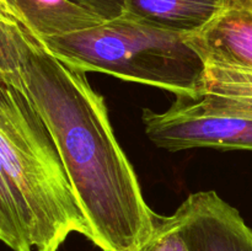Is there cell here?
Returning a JSON list of instances; mask_svg holds the SVG:
<instances>
[{"mask_svg": "<svg viewBox=\"0 0 252 251\" xmlns=\"http://www.w3.org/2000/svg\"><path fill=\"white\" fill-rule=\"evenodd\" d=\"M246 6H250L252 9V0H246Z\"/></svg>", "mask_w": 252, "mask_h": 251, "instance_id": "12", "label": "cell"}, {"mask_svg": "<svg viewBox=\"0 0 252 251\" xmlns=\"http://www.w3.org/2000/svg\"><path fill=\"white\" fill-rule=\"evenodd\" d=\"M246 0H123V15L159 29L193 34Z\"/></svg>", "mask_w": 252, "mask_h": 251, "instance_id": "7", "label": "cell"}, {"mask_svg": "<svg viewBox=\"0 0 252 251\" xmlns=\"http://www.w3.org/2000/svg\"><path fill=\"white\" fill-rule=\"evenodd\" d=\"M207 66L252 69V9L231 7L206 29L189 34Z\"/></svg>", "mask_w": 252, "mask_h": 251, "instance_id": "6", "label": "cell"}, {"mask_svg": "<svg viewBox=\"0 0 252 251\" xmlns=\"http://www.w3.org/2000/svg\"><path fill=\"white\" fill-rule=\"evenodd\" d=\"M39 39L91 29L105 20L71 0H4Z\"/></svg>", "mask_w": 252, "mask_h": 251, "instance_id": "8", "label": "cell"}, {"mask_svg": "<svg viewBox=\"0 0 252 251\" xmlns=\"http://www.w3.org/2000/svg\"><path fill=\"white\" fill-rule=\"evenodd\" d=\"M139 251H189L175 214L158 217L154 233Z\"/></svg>", "mask_w": 252, "mask_h": 251, "instance_id": "10", "label": "cell"}, {"mask_svg": "<svg viewBox=\"0 0 252 251\" xmlns=\"http://www.w3.org/2000/svg\"><path fill=\"white\" fill-rule=\"evenodd\" d=\"M0 74L14 79L46 123L76 201L102 251H139L154 213L111 127L107 107L81 69L59 61L0 0Z\"/></svg>", "mask_w": 252, "mask_h": 251, "instance_id": "1", "label": "cell"}, {"mask_svg": "<svg viewBox=\"0 0 252 251\" xmlns=\"http://www.w3.org/2000/svg\"><path fill=\"white\" fill-rule=\"evenodd\" d=\"M71 1L90 10L105 21L123 15V0H71Z\"/></svg>", "mask_w": 252, "mask_h": 251, "instance_id": "11", "label": "cell"}, {"mask_svg": "<svg viewBox=\"0 0 252 251\" xmlns=\"http://www.w3.org/2000/svg\"><path fill=\"white\" fill-rule=\"evenodd\" d=\"M174 214L189 251H252V228L217 192L189 194Z\"/></svg>", "mask_w": 252, "mask_h": 251, "instance_id": "5", "label": "cell"}, {"mask_svg": "<svg viewBox=\"0 0 252 251\" xmlns=\"http://www.w3.org/2000/svg\"><path fill=\"white\" fill-rule=\"evenodd\" d=\"M0 167L14 191L32 248L58 251L71 233L93 235L61 154L24 89L0 74Z\"/></svg>", "mask_w": 252, "mask_h": 251, "instance_id": "2", "label": "cell"}, {"mask_svg": "<svg viewBox=\"0 0 252 251\" xmlns=\"http://www.w3.org/2000/svg\"><path fill=\"white\" fill-rule=\"evenodd\" d=\"M143 122L149 139L170 152L192 148L252 152V117L211 94L176 96L164 112L143 111Z\"/></svg>", "mask_w": 252, "mask_h": 251, "instance_id": "4", "label": "cell"}, {"mask_svg": "<svg viewBox=\"0 0 252 251\" xmlns=\"http://www.w3.org/2000/svg\"><path fill=\"white\" fill-rule=\"evenodd\" d=\"M187 36L121 15L41 42L59 61L85 73H106L176 96H193L203 90L207 65Z\"/></svg>", "mask_w": 252, "mask_h": 251, "instance_id": "3", "label": "cell"}, {"mask_svg": "<svg viewBox=\"0 0 252 251\" xmlns=\"http://www.w3.org/2000/svg\"><path fill=\"white\" fill-rule=\"evenodd\" d=\"M0 241L14 251H32L19 201L0 167Z\"/></svg>", "mask_w": 252, "mask_h": 251, "instance_id": "9", "label": "cell"}]
</instances>
